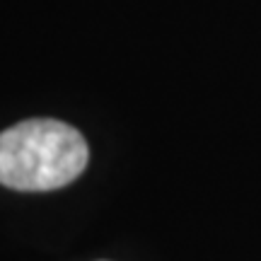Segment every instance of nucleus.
Listing matches in <instances>:
<instances>
[{"mask_svg": "<svg viewBox=\"0 0 261 261\" xmlns=\"http://www.w3.org/2000/svg\"><path fill=\"white\" fill-rule=\"evenodd\" d=\"M87 140L56 119H29L0 133V184L17 191H51L83 174Z\"/></svg>", "mask_w": 261, "mask_h": 261, "instance_id": "f257e3e1", "label": "nucleus"}]
</instances>
